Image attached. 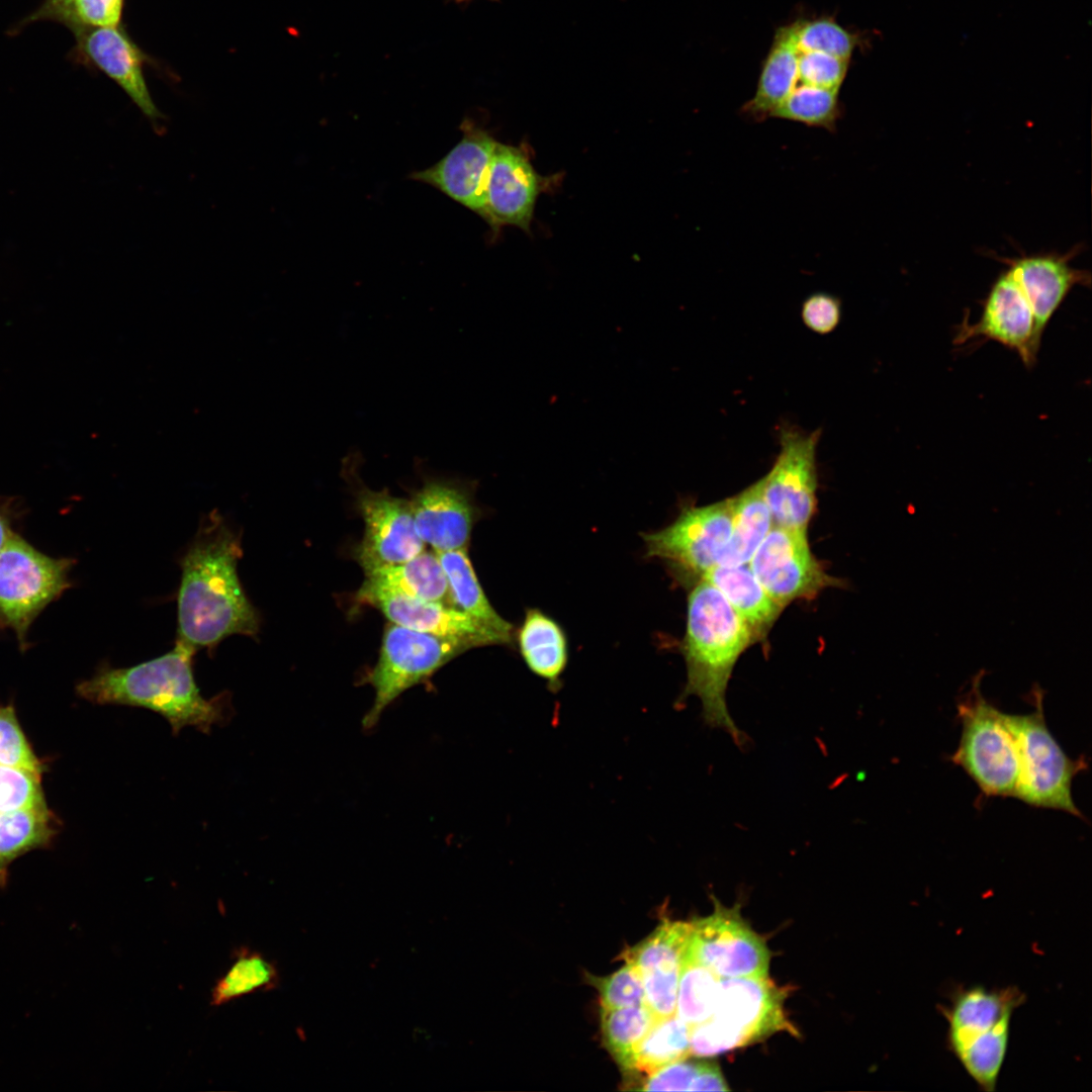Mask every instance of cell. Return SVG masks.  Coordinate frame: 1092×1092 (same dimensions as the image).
I'll return each instance as SVG.
<instances>
[{
  "instance_id": "obj_1",
  "label": "cell",
  "mask_w": 1092,
  "mask_h": 1092,
  "mask_svg": "<svg viewBox=\"0 0 1092 1092\" xmlns=\"http://www.w3.org/2000/svg\"><path fill=\"white\" fill-rule=\"evenodd\" d=\"M242 556L241 532L217 511L204 516L179 562L177 640L210 653L232 635L257 639L262 620L239 578Z\"/></svg>"
},
{
  "instance_id": "obj_2",
  "label": "cell",
  "mask_w": 1092,
  "mask_h": 1092,
  "mask_svg": "<svg viewBox=\"0 0 1092 1092\" xmlns=\"http://www.w3.org/2000/svg\"><path fill=\"white\" fill-rule=\"evenodd\" d=\"M196 651L176 640L167 653L129 667L102 665L77 686L78 695L94 704L151 710L164 717L174 735L185 727L209 733L230 713L231 696L223 692L205 698L196 684Z\"/></svg>"
},
{
  "instance_id": "obj_3",
  "label": "cell",
  "mask_w": 1092,
  "mask_h": 1092,
  "mask_svg": "<svg viewBox=\"0 0 1092 1092\" xmlns=\"http://www.w3.org/2000/svg\"><path fill=\"white\" fill-rule=\"evenodd\" d=\"M753 644L751 634L725 597L710 582L700 579L688 598L687 628L681 653L687 684L680 703L690 696L700 699L704 722L726 731L741 746L746 736L733 721L726 691L741 654Z\"/></svg>"
},
{
  "instance_id": "obj_4",
  "label": "cell",
  "mask_w": 1092,
  "mask_h": 1092,
  "mask_svg": "<svg viewBox=\"0 0 1092 1092\" xmlns=\"http://www.w3.org/2000/svg\"><path fill=\"white\" fill-rule=\"evenodd\" d=\"M1025 1001L1015 986L981 985L956 989L942 1009L946 1043L967 1074L984 1091L996 1089L1010 1038L1014 1011Z\"/></svg>"
},
{
  "instance_id": "obj_5",
  "label": "cell",
  "mask_w": 1092,
  "mask_h": 1092,
  "mask_svg": "<svg viewBox=\"0 0 1092 1092\" xmlns=\"http://www.w3.org/2000/svg\"><path fill=\"white\" fill-rule=\"evenodd\" d=\"M1034 710L1028 714H1006L1003 720L1015 740L1019 776L1015 798L1036 807L1064 811L1082 818L1072 797L1073 779L1087 767L1081 757H1069L1050 732L1039 687L1030 695Z\"/></svg>"
},
{
  "instance_id": "obj_6",
  "label": "cell",
  "mask_w": 1092,
  "mask_h": 1092,
  "mask_svg": "<svg viewBox=\"0 0 1092 1092\" xmlns=\"http://www.w3.org/2000/svg\"><path fill=\"white\" fill-rule=\"evenodd\" d=\"M984 671L972 680L971 690L958 705L962 724L959 746L950 760L961 766L987 797H1014L1019 761L1013 735L1003 712L982 695Z\"/></svg>"
},
{
  "instance_id": "obj_7",
  "label": "cell",
  "mask_w": 1092,
  "mask_h": 1092,
  "mask_svg": "<svg viewBox=\"0 0 1092 1092\" xmlns=\"http://www.w3.org/2000/svg\"><path fill=\"white\" fill-rule=\"evenodd\" d=\"M72 558H54L13 533L0 550V627L14 631L25 648L29 626L72 586Z\"/></svg>"
},
{
  "instance_id": "obj_8",
  "label": "cell",
  "mask_w": 1092,
  "mask_h": 1092,
  "mask_svg": "<svg viewBox=\"0 0 1092 1092\" xmlns=\"http://www.w3.org/2000/svg\"><path fill=\"white\" fill-rule=\"evenodd\" d=\"M471 648L462 640L419 632L392 622L387 624L378 660L364 677V682L374 689L375 698L363 719V727L373 728L384 710L402 693L429 679Z\"/></svg>"
},
{
  "instance_id": "obj_9",
  "label": "cell",
  "mask_w": 1092,
  "mask_h": 1092,
  "mask_svg": "<svg viewBox=\"0 0 1092 1092\" xmlns=\"http://www.w3.org/2000/svg\"><path fill=\"white\" fill-rule=\"evenodd\" d=\"M361 461L359 452H350L342 461V472L352 485L364 521L355 558L365 572L410 560L424 551L425 543L417 532L410 500L392 495L386 488L366 486L358 474Z\"/></svg>"
},
{
  "instance_id": "obj_10",
  "label": "cell",
  "mask_w": 1092,
  "mask_h": 1092,
  "mask_svg": "<svg viewBox=\"0 0 1092 1092\" xmlns=\"http://www.w3.org/2000/svg\"><path fill=\"white\" fill-rule=\"evenodd\" d=\"M732 531L730 497L686 507L665 528L642 534L646 555L700 578L719 563Z\"/></svg>"
},
{
  "instance_id": "obj_11",
  "label": "cell",
  "mask_w": 1092,
  "mask_h": 1092,
  "mask_svg": "<svg viewBox=\"0 0 1092 1092\" xmlns=\"http://www.w3.org/2000/svg\"><path fill=\"white\" fill-rule=\"evenodd\" d=\"M713 901V913L692 922L684 962L702 965L720 979L768 976L765 941L741 917L738 906Z\"/></svg>"
},
{
  "instance_id": "obj_12",
  "label": "cell",
  "mask_w": 1092,
  "mask_h": 1092,
  "mask_svg": "<svg viewBox=\"0 0 1092 1092\" xmlns=\"http://www.w3.org/2000/svg\"><path fill=\"white\" fill-rule=\"evenodd\" d=\"M821 430L784 427L780 451L764 478V497L775 526L808 530L817 508L816 453Z\"/></svg>"
},
{
  "instance_id": "obj_13",
  "label": "cell",
  "mask_w": 1092,
  "mask_h": 1092,
  "mask_svg": "<svg viewBox=\"0 0 1092 1092\" xmlns=\"http://www.w3.org/2000/svg\"><path fill=\"white\" fill-rule=\"evenodd\" d=\"M748 565L784 609L797 600H810L840 584L829 575L810 549L807 530L772 526Z\"/></svg>"
},
{
  "instance_id": "obj_14",
  "label": "cell",
  "mask_w": 1092,
  "mask_h": 1092,
  "mask_svg": "<svg viewBox=\"0 0 1092 1092\" xmlns=\"http://www.w3.org/2000/svg\"><path fill=\"white\" fill-rule=\"evenodd\" d=\"M786 997V990L768 976L721 979L710 1019L721 1028L732 1050L781 1031L798 1035L785 1013Z\"/></svg>"
},
{
  "instance_id": "obj_15",
  "label": "cell",
  "mask_w": 1092,
  "mask_h": 1092,
  "mask_svg": "<svg viewBox=\"0 0 1092 1092\" xmlns=\"http://www.w3.org/2000/svg\"><path fill=\"white\" fill-rule=\"evenodd\" d=\"M475 482L424 474L410 505L420 538L435 552L468 549L478 518Z\"/></svg>"
},
{
  "instance_id": "obj_16",
  "label": "cell",
  "mask_w": 1092,
  "mask_h": 1092,
  "mask_svg": "<svg viewBox=\"0 0 1092 1092\" xmlns=\"http://www.w3.org/2000/svg\"><path fill=\"white\" fill-rule=\"evenodd\" d=\"M523 147L496 142L492 154L482 218L494 231L506 225L530 232L537 197L547 186Z\"/></svg>"
},
{
  "instance_id": "obj_17",
  "label": "cell",
  "mask_w": 1092,
  "mask_h": 1092,
  "mask_svg": "<svg viewBox=\"0 0 1092 1092\" xmlns=\"http://www.w3.org/2000/svg\"><path fill=\"white\" fill-rule=\"evenodd\" d=\"M692 922L664 919L622 958L637 969L644 988L645 1005L657 1017L675 1013L676 992Z\"/></svg>"
},
{
  "instance_id": "obj_18",
  "label": "cell",
  "mask_w": 1092,
  "mask_h": 1092,
  "mask_svg": "<svg viewBox=\"0 0 1092 1092\" xmlns=\"http://www.w3.org/2000/svg\"><path fill=\"white\" fill-rule=\"evenodd\" d=\"M978 337L1015 351L1026 367L1035 363L1040 344L1035 339L1033 312L1008 269L993 283L979 321L962 324L953 343L964 344Z\"/></svg>"
},
{
  "instance_id": "obj_19",
  "label": "cell",
  "mask_w": 1092,
  "mask_h": 1092,
  "mask_svg": "<svg viewBox=\"0 0 1092 1092\" xmlns=\"http://www.w3.org/2000/svg\"><path fill=\"white\" fill-rule=\"evenodd\" d=\"M462 131L461 141L444 158L411 176L414 180L437 188L482 217L496 141L486 130L470 122L463 123Z\"/></svg>"
},
{
  "instance_id": "obj_20",
  "label": "cell",
  "mask_w": 1092,
  "mask_h": 1092,
  "mask_svg": "<svg viewBox=\"0 0 1092 1092\" xmlns=\"http://www.w3.org/2000/svg\"><path fill=\"white\" fill-rule=\"evenodd\" d=\"M357 599L379 609L392 623L435 636L469 643L473 648L506 645L495 633L480 625L456 607L427 602L394 593L361 589Z\"/></svg>"
},
{
  "instance_id": "obj_21",
  "label": "cell",
  "mask_w": 1092,
  "mask_h": 1092,
  "mask_svg": "<svg viewBox=\"0 0 1092 1092\" xmlns=\"http://www.w3.org/2000/svg\"><path fill=\"white\" fill-rule=\"evenodd\" d=\"M1076 251L1065 255L1042 254L1006 260L1008 270L1031 306L1035 339L1039 344L1050 320L1071 289L1076 285L1089 286L1091 283L1088 271L1069 264Z\"/></svg>"
},
{
  "instance_id": "obj_22",
  "label": "cell",
  "mask_w": 1092,
  "mask_h": 1092,
  "mask_svg": "<svg viewBox=\"0 0 1092 1092\" xmlns=\"http://www.w3.org/2000/svg\"><path fill=\"white\" fill-rule=\"evenodd\" d=\"M82 32L81 44L85 54L127 93L148 118L157 123L161 113L146 85L136 48L116 26H85Z\"/></svg>"
},
{
  "instance_id": "obj_23",
  "label": "cell",
  "mask_w": 1092,
  "mask_h": 1092,
  "mask_svg": "<svg viewBox=\"0 0 1092 1092\" xmlns=\"http://www.w3.org/2000/svg\"><path fill=\"white\" fill-rule=\"evenodd\" d=\"M796 22L780 26L762 64L754 95L740 108L747 119L761 122L786 100L798 84Z\"/></svg>"
},
{
  "instance_id": "obj_24",
  "label": "cell",
  "mask_w": 1092,
  "mask_h": 1092,
  "mask_svg": "<svg viewBox=\"0 0 1092 1092\" xmlns=\"http://www.w3.org/2000/svg\"><path fill=\"white\" fill-rule=\"evenodd\" d=\"M700 579L713 584L747 626L753 643L764 640L784 608L764 589L748 563L716 565Z\"/></svg>"
},
{
  "instance_id": "obj_25",
  "label": "cell",
  "mask_w": 1092,
  "mask_h": 1092,
  "mask_svg": "<svg viewBox=\"0 0 1092 1092\" xmlns=\"http://www.w3.org/2000/svg\"><path fill=\"white\" fill-rule=\"evenodd\" d=\"M520 654L528 668L545 679L551 691L560 688V677L568 661L564 630L538 609H528L517 631Z\"/></svg>"
},
{
  "instance_id": "obj_26",
  "label": "cell",
  "mask_w": 1092,
  "mask_h": 1092,
  "mask_svg": "<svg viewBox=\"0 0 1092 1092\" xmlns=\"http://www.w3.org/2000/svg\"><path fill=\"white\" fill-rule=\"evenodd\" d=\"M365 576L361 589L384 590L444 604L451 598L446 574L435 551H422L404 562L365 571Z\"/></svg>"
},
{
  "instance_id": "obj_27",
  "label": "cell",
  "mask_w": 1092,
  "mask_h": 1092,
  "mask_svg": "<svg viewBox=\"0 0 1092 1092\" xmlns=\"http://www.w3.org/2000/svg\"><path fill=\"white\" fill-rule=\"evenodd\" d=\"M446 574L454 606L499 636L514 642V626L491 606L476 576L467 549L436 552Z\"/></svg>"
},
{
  "instance_id": "obj_28",
  "label": "cell",
  "mask_w": 1092,
  "mask_h": 1092,
  "mask_svg": "<svg viewBox=\"0 0 1092 1092\" xmlns=\"http://www.w3.org/2000/svg\"><path fill=\"white\" fill-rule=\"evenodd\" d=\"M732 531L717 565L747 564L774 526L764 497L763 476L730 497Z\"/></svg>"
},
{
  "instance_id": "obj_29",
  "label": "cell",
  "mask_w": 1092,
  "mask_h": 1092,
  "mask_svg": "<svg viewBox=\"0 0 1092 1092\" xmlns=\"http://www.w3.org/2000/svg\"><path fill=\"white\" fill-rule=\"evenodd\" d=\"M54 818L47 808L0 811V885L6 869L25 852L46 846L55 834Z\"/></svg>"
},
{
  "instance_id": "obj_30",
  "label": "cell",
  "mask_w": 1092,
  "mask_h": 1092,
  "mask_svg": "<svg viewBox=\"0 0 1092 1092\" xmlns=\"http://www.w3.org/2000/svg\"><path fill=\"white\" fill-rule=\"evenodd\" d=\"M658 1018L646 1005L601 1008L604 1043L624 1071L631 1072L637 1045Z\"/></svg>"
},
{
  "instance_id": "obj_31",
  "label": "cell",
  "mask_w": 1092,
  "mask_h": 1092,
  "mask_svg": "<svg viewBox=\"0 0 1092 1092\" xmlns=\"http://www.w3.org/2000/svg\"><path fill=\"white\" fill-rule=\"evenodd\" d=\"M279 981L276 966L258 951L241 947L211 990L210 1003L220 1006L257 991H268Z\"/></svg>"
},
{
  "instance_id": "obj_32",
  "label": "cell",
  "mask_w": 1092,
  "mask_h": 1092,
  "mask_svg": "<svg viewBox=\"0 0 1092 1092\" xmlns=\"http://www.w3.org/2000/svg\"><path fill=\"white\" fill-rule=\"evenodd\" d=\"M691 1026L675 1013L658 1018L637 1045L631 1071L651 1072L690 1056Z\"/></svg>"
},
{
  "instance_id": "obj_33",
  "label": "cell",
  "mask_w": 1092,
  "mask_h": 1092,
  "mask_svg": "<svg viewBox=\"0 0 1092 1092\" xmlns=\"http://www.w3.org/2000/svg\"><path fill=\"white\" fill-rule=\"evenodd\" d=\"M842 115L839 90L796 85L770 117L803 123L835 132Z\"/></svg>"
},
{
  "instance_id": "obj_34",
  "label": "cell",
  "mask_w": 1092,
  "mask_h": 1092,
  "mask_svg": "<svg viewBox=\"0 0 1092 1092\" xmlns=\"http://www.w3.org/2000/svg\"><path fill=\"white\" fill-rule=\"evenodd\" d=\"M720 980L706 967L684 962L677 985L675 1014L690 1026L708 1020L716 1007Z\"/></svg>"
},
{
  "instance_id": "obj_35",
  "label": "cell",
  "mask_w": 1092,
  "mask_h": 1092,
  "mask_svg": "<svg viewBox=\"0 0 1092 1092\" xmlns=\"http://www.w3.org/2000/svg\"><path fill=\"white\" fill-rule=\"evenodd\" d=\"M122 0H47L35 18H54L73 27L116 26Z\"/></svg>"
},
{
  "instance_id": "obj_36",
  "label": "cell",
  "mask_w": 1092,
  "mask_h": 1092,
  "mask_svg": "<svg viewBox=\"0 0 1092 1092\" xmlns=\"http://www.w3.org/2000/svg\"><path fill=\"white\" fill-rule=\"evenodd\" d=\"M796 41L800 51H818L849 60L856 44V34L831 16L798 19Z\"/></svg>"
},
{
  "instance_id": "obj_37",
  "label": "cell",
  "mask_w": 1092,
  "mask_h": 1092,
  "mask_svg": "<svg viewBox=\"0 0 1092 1092\" xmlns=\"http://www.w3.org/2000/svg\"><path fill=\"white\" fill-rule=\"evenodd\" d=\"M47 808L40 775L0 764V811Z\"/></svg>"
},
{
  "instance_id": "obj_38",
  "label": "cell",
  "mask_w": 1092,
  "mask_h": 1092,
  "mask_svg": "<svg viewBox=\"0 0 1092 1092\" xmlns=\"http://www.w3.org/2000/svg\"><path fill=\"white\" fill-rule=\"evenodd\" d=\"M587 981L598 990L602 1008L645 1005L643 983L631 963L626 962L624 967L609 976L587 975Z\"/></svg>"
},
{
  "instance_id": "obj_39",
  "label": "cell",
  "mask_w": 1092,
  "mask_h": 1092,
  "mask_svg": "<svg viewBox=\"0 0 1092 1092\" xmlns=\"http://www.w3.org/2000/svg\"><path fill=\"white\" fill-rule=\"evenodd\" d=\"M0 764L27 768L39 775L42 771L10 706L0 707Z\"/></svg>"
},
{
  "instance_id": "obj_40",
  "label": "cell",
  "mask_w": 1092,
  "mask_h": 1092,
  "mask_svg": "<svg viewBox=\"0 0 1092 1092\" xmlns=\"http://www.w3.org/2000/svg\"><path fill=\"white\" fill-rule=\"evenodd\" d=\"M849 60L818 51L798 54V82L839 90L848 71Z\"/></svg>"
},
{
  "instance_id": "obj_41",
  "label": "cell",
  "mask_w": 1092,
  "mask_h": 1092,
  "mask_svg": "<svg viewBox=\"0 0 1092 1092\" xmlns=\"http://www.w3.org/2000/svg\"><path fill=\"white\" fill-rule=\"evenodd\" d=\"M703 1061L686 1059L665 1065L650 1074L639 1089L645 1091H690Z\"/></svg>"
},
{
  "instance_id": "obj_42",
  "label": "cell",
  "mask_w": 1092,
  "mask_h": 1092,
  "mask_svg": "<svg viewBox=\"0 0 1092 1092\" xmlns=\"http://www.w3.org/2000/svg\"><path fill=\"white\" fill-rule=\"evenodd\" d=\"M801 316L803 323L811 331L822 335L828 334L840 322L841 301L830 293L815 292L804 300Z\"/></svg>"
},
{
  "instance_id": "obj_43",
  "label": "cell",
  "mask_w": 1092,
  "mask_h": 1092,
  "mask_svg": "<svg viewBox=\"0 0 1092 1092\" xmlns=\"http://www.w3.org/2000/svg\"><path fill=\"white\" fill-rule=\"evenodd\" d=\"M719 1066L713 1062H704L695 1078L690 1091H728Z\"/></svg>"
},
{
  "instance_id": "obj_44",
  "label": "cell",
  "mask_w": 1092,
  "mask_h": 1092,
  "mask_svg": "<svg viewBox=\"0 0 1092 1092\" xmlns=\"http://www.w3.org/2000/svg\"><path fill=\"white\" fill-rule=\"evenodd\" d=\"M12 535L13 531L9 525L7 518L0 513V550L7 543V541Z\"/></svg>"
}]
</instances>
